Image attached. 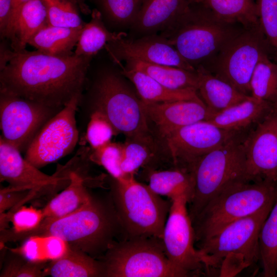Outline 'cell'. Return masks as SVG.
Returning a JSON list of instances; mask_svg holds the SVG:
<instances>
[{
	"label": "cell",
	"instance_id": "1",
	"mask_svg": "<svg viewBox=\"0 0 277 277\" xmlns=\"http://www.w3.org/2000/svg\"><path fill=\"white\" fill-rule=\"evenodd\" d=\"M92 58L14 51L0 70V91L61 109L82 94Z\"/></svg>",
	"mask_w": 277,
	"mask_h": 277
},
{
	"label": "cell",
	"instance_id": "2",
	"mask_svg": "<svg viewBox=\"0 0 277 277\" xmlns=\"http://www.w3.org/2000/svg\"><path fill=\"white\" fill-rule=\"evenodd\" d=\"M244 29L241 24L223 19L202 5L192 3L160 34L196 70L206 69Z\"/></svg>",
	"mask_w": 277,
	"mask_h": 277
},
{
	"label": "cell",
	"instance_id": "3",
	"mask_svg": "<svg viewBox=\"0 0 277 277\" xmlns=\"http://www.w3.org/2000/svg\"><path fill=\"white\" fill-rule=\"evenodd\" d=\"M117 224L120 222L115 210H111L92 197L76 211L58 219H43L31 231L23 233L8 231L5 239L8 242L35 235L55 236L65 241L69 247L93 257L107 251L113 244Z\"/></svg>",
	"mask_w": 277,
	"mask_h": 277
},
{
	"label": "cell",
	"instance_id": "4",
	"mask_svg": "<svg viewBox=\"0 0 277 277\" xmlns=\"http://www.w3.org/2000/svg\"><path fill=\"white\" fill-rule=\"evenodd\" d=\"M277 183L263 180L233 184L213 198L192 222L197 244L230 223L273 203Z\"/></svg>",
	"mask_w": 277,
	"mask_h": 277
},
{
	"label": "cell",
	"instance_id": "5",
	"mask_svg": "<svg viewBox=\"0 0 277 277\" xmlns=\"http://www.w3.org/2000/svg\"><path fill=\"white\" fill-rule=\"evenodd\" d=\"M247 133H241L205 154L188 168L194 183V194L189 204L193 222L205 206L229 186L248 182L243 142Z\"/></svg>",
	"mask_w": 277,
	"mask_h": 277
},
{
	"label": "cell",
	"instance_id": "6",
	"mask_svg": "<svg viewBox=\"0 0 277 277\" xmlns=\"http://www.w3.org/2000/svg\"><path fill=\"white\" fill-rule=\"evenodd\" d=\"M109 69L101 72L92 91L94 110L101 112L116 133L153 144L142 101L122 77Z\"/></svg>",
	"mask_w": 277,
	"mask_h": 277
},
{
	"label": "cell",
	"instance_id": "7",
	"mask_svg": "<svg viewBox=\"0 0 277 277\" xmlns=\"http://www.w3.org/2000/svg\"><path fill=\"white\" fill-rule=\"evenodd\" d=\"M113 199L122 228L129 238H152L162 241L171 202L163 199L134 176L115 180Z\"/></svg>",
	"mask_w": 277,
	"mask_h": 277
},
{
	"label": "cell",
	"instance_id": "8",
	"mask_svg": "<svg viewBox=\"0 0 277 277\" xmlns=\"http://www.w3.org/2000/svg\"><path fill=\"white\" fill-rule=\"evenodd\" d=\"M105 276L185 277L191 274L168 259L162 241L134 238L113 243L103 262Z\"/></svg>",
	"mask_w": 277,
	"mask_h": 277
},
{
	"label": "cell",
	"instance_id": "9",
	"mask_svg": "<svg viewBox=\"0 0 277 277\" xmlns=\"http://www.w3.org/2000/svg\"><path fill=\"white\" fill-rule=\"evenodd\" d=\"M265 54L277 56L276 51L259 23L245 28L205 70L227 81L242 93L250 96L252 75L259 61Z\"/></svg>",
	"mask_w": 277,
	"mask_h": 277
},
{
	"label": "cell",
	"instance_id": "10",
	"mask_svg": "<svg viewBox=\"0 0 277 277\" xmlns=\"http://www.w3.org/2000/svg\"><path fill=\"white\" fill-rule=\"evenodd\" d=\"M273 203L230 223L197 244L205 268L220 266L224 259L231 255L243 258L248 266L260 260L259 233Z\"/></svg>",
	"mask_w": 277,
	"mask_h": 277
},
{
	"label": "cell",
	"instance_id": "11",
	"mask_svg": "<svg viewBox=\"0 0 277 277\" xmlns=\"http://www.w3.org/2000/svg\"><path fill=\"white\" fill-rule=\"evenodd\" d=\"M81 97L82 94L74 96L41 127L26 151L28 162L39 168L73 150L78 139L75 113Z\"/></svg>",
	"mask_w": 277,
	"mask_h": 277
},
{
	"label": "cell",
	"instance_id": "12",
	"mask_svg": "<svg viewBox=\"0 0 277 277\" xmlns=\"http://www.w3.org/2000/svg\"><path fill=\"white\" fill-rule=\"evenodd\" d=\"M61 109L0 91L1 137L20 152L26 151L41 127Z\"/></svg>",
	"mask_w": 277,
	"mask_h": 277
},
{
	"label": "cell",
	"instance_id": "13",
	"mask_svg": "<svg viewBox=\"0 0 277 277\" xmlns=\"http://www.w3.org/2000/svg\"><path fill=\"white\" fill-rule=\"evenodd\" d=\"M170 201L162 239L163 246L172 263L193 275L205 266L202 254L194 246V230L187 208L188 201L181 196Z\"/></svg>",
	"mask_w": 277,
	"mask_h": 277
},
{
	"label": "cell",
	"instance_id": "14",
	"mask_svg": "<svg viewBox=\"0 0 277 277\" xmlns=\"http://www.w3.org/2000/svg\"><path fill=\"white\" fill-rule=\"evenodd\" d=\"M243 146L247 181L277 183V105L248 132Z\"/></svg>",
	"mask_w": 277,
	"mask_h": 277
},
{
	"label": "cell",
	"instance_id": "15",
	"mask_svg": "<svg viewBox=\"0 0 277 277\" xmlns=\"http://www.w3.org/2000/svg\"><path fill=\"white\" fill-rule=\"evenodd\" d=\"M244 132L226 130L204 120L180 128L164 138L174 161L188 169L205 154Z\"/></svg>",
	"mask_w": 277,
	"mask_h": 277
},
{
	"label": "cell",
	"instance_id": "16",
	"mask_svg": "<svg viewBox=\"0 0 277 277\" xmlns=\"http://www.w3.org/2000/svg\"><path fill=\"white\" fill-rule=\"evenodd\" d=\"M122 36L108 43L105 49L113 62L137 60L195 71L177 50L160 33L134 38Z\"/></svg>",
	"mask_w": 277,
	"mask_h": 277
},
{
	"label": "cell",
	"instance_id": "17",
	"mask_svg": "<svg viewBox=\"0 0 277 277\" xmlns=\"http://www.w3.org/2000/svg\"><path fill=\"white\" fill-rule=\"evenodd\" d=\"M14 146L0 139V179L8 182L10 187L37 193L56 188L70 182L69 174L47 175L39 170L25 158Z\"/></svg>",
	"mask_w": 277,
	"mask_h": 277
},
{
	"label": "cell",
	"instance_id": "18",
	"mask_svg": "<svg viewBox=\"0 0 277 277\" xmlns=\"http://www.w3.org/2000/svg\"><path fill=\"white\" fill-rule=\"evenodd\" d=\"M149 121L156 127L164 137L192 123L207 120L211 114L203 101L183 100L148 103L142 101Z\"/></svg>",
	"mask_w": 277,
	"mask_h": 277
},
{
	"label": "cell",
	"instance_id": "19",
	"mask_svg": "<svg viewBox=\"0 0 277 277\" xmlns=\"http://www.w3.org/2000/svg\"><path fill=\"white\" fill-rule=\"evenodd\" d=\"M193 0H144L130 27L136 37L161 32L178 19Z\"/></svg>",
	"mask_w": 277,
	"mask_h": 277
},
{
	"label": "cell",
	"instance_id": "20",
	"mask_svg": "<svg viewBox=\"0 0 277 277\" xmlns=\"http://www.w3.org/2000/svg\"><path fill=\"white\" fill-rule=\"evenodd\" d=\"M43 0H31L16 8L7 37L14 51L25 49L29 39L48 25Z\"/></svg>",
	"mask_w": 277,
	"mask_h": 277
},
{
	"label": "cell",
	"instance_id": "21",
	"mask_svg": "<svg viewBox=\"0 0 277 277\" xmlns=\"http://www.w3.org/2000/svg\"><path fill=\"white\" fill-rule=\"evenodd\" d=\"M275 106L250 96L243 102L212 115L206 121L226 130L247 132Z\"/></svg>",
	"mask_w": 277,
	"mask_h": 277
},
{
	"label": "cell",
	"instance_id": "22",
	"mask_svg": "<svg viewBox=\"0 0 277 277\" xmlns=\"http://www.w3.org/2000/svg\"><path fill=\"white\" fill-rule=\"evenodd\" d=\"M196 71L199 75L197 91L211 115L250 96L240 92L227 81L202 68L197 69Z\"/></svg>",
	"mask_w": 277,
	"mask_h": 277
},
{
	"label": "cell",
	"instance_id": "23",
	"mask_svg": "<svg viewBox=\"0 0 277 277\" xmlns=\"http://www.w3.org/2000/svg\"><path fill=\"white\" fill-rule=\"evenodd\" d=\"M121 74L134 85L138 97L144 103H158L183 100L202 101L195 89L169 88L140 71L129 69L118 63Z\"/></svg>",
	"mask_w": 277,
	"mask_h": 277
},
{
	"label": "cell",
	"instance_id": "24",
	"mask_svg": "<svg viewBox=\"0 0 277 277\" xmlns=\"http://www.w3.org/2000/svg\"><path fill=\"white\" fill-rule=\"evenodd\" d=\"M69 176L70 182L67 187L52 198L42 210L43 219L66 216L81 208L92 198L82 176L75 172H70Z\"/></svg>",
	"mask_w": 277,
	"mask_h": 277
},
{
	"label": "cell",
	"instance_id": "25",
	"mask_svg": "<svg viewBox=\"0 0 277 277\" xmlns=\"http://www.w3.org/2000/svg\"><path fill=\"white\" fill-rule=\"evenodd\" d=\"M125 62V68L143 72L169 88L197 90L199 75L196 70H188L174 66L154 64L137 60H128Z\"/></svg>",
	"mask_w": 277,
	"mask_h": 277
},
{
	"label": "cell",
	"instance_id": "26",
	"mask_svg": "<svg viewBox=\"0 0 277 277\" xmlns=\"http://www.w3.org/2000/svg\"><path fill=\"white\" fill-rule=\"evenodd\" d=\"M46 271L47 275L53 277L105 276L103 262L70 247L64 256L52 261Z\"/></svg>",
	"mask_w": 277,
	"mask_h": 277
},
{
	"label": "cell",
	"instance_id": "27",
	"mask_svg": "<svg viewBox=\"0 0 277 277\" xmlns=\"http://www.w3.org/2000/svg\"><path fill=\"white\" fill-rule=\"evenodd\" d=\"M47 25L28 41V44L42 52L63 56L73 54L82 29Z\"/></svg>",
	"mask_w": 277,
	"mask_h": 277
},
{
	"label": "cell",
	"instance_id": "28",
	"mask_svg": "<svg viewBox=\"0 0 277 277\" xmlns=\"http://www.w3.org/2000/svg\"><path fill=\"white\" fill-rule=\"evenodd\" d=\"M148 186L156 194L170 200L184 196L191 202L194 194V183L186 168L153 171L148 177Z\"/></svg>",
	"mask_w": 277,
	"mask_h": 277
},
{
	"label": "cell",
	"instance_id": "29",
	"mask_svg": "<svg viewBox=\"0 0 277 277\" xmlns=\"http://www.w3.org/2000/svg\"><path fill=\"white\" fill-rule=\"evenodd\" d=\"M89 22L83 27L76 45L74 54L78 56L92 57L106 45L122 36L125 33L109 31L105 25L102 15L97 9H94L91 13Z\"/></svg>",
	"mask_w": 277,
	"mask_h": 277
},
{
	"label": "cell",
	"instance_id": "30",
	"mask_svg": "<svg viewBox=\"0 0 277 277\" xmlns=\"http://www.w3.org/2000/svg\"><path fill=\"white\" fill-rule=\"evenodd\" d=\"M69 249L68 244L55 236H31L24 240L22 245L12 250L29 261L45 263L64 256Z\"/></svg>",
	"mask_w": 277,
	"mask_h": 277
},
{
	"label": "cell",
	"instance_id": "31",
	"mask_svg": "<svg viewBox=\"0 0 277 277\" xmlns=\"http://www.w3.org/2000/svg\"><path fill=\"white\" fill-rule=\"evenodd\" d=\"M219 17L238 23L245 28L259 23L255 0H193Z\"/></svg>",
	"mask_w": 277,
	"mask_h": 277
},
{
	"label": "cell",
	"instance_id": "32",
	"mask_svg": "<svg viewBox=\"0 0 277 277\" xmlns=\"http://www.w3.org/2000/svg\"><path fill=\"white\" fill-rule=\"evenodd\" d=\"M277 56H263L257 64L250 83V96L273 106L277 105Z\"/></svg>",
	"mask_w": 277,
	"mask_h": 277
},
{
	"label": "cell",
	"instance_id": "33",
	"mask_svg": "<svg viewBox=\"0 0 277 277\" xmlns=\"http://www.w3.org/2000/svg\"><path fill=\"white\" fill-rule=\"evenodd\" d=\"M259 242L260 260L263 276H276L277 194L272 207L260 229Z\"/></svg>",
	"mask_w": 277,
	"mask_h": 277
},
{
	"label": "cell",
	"instance_id": "34",
	"mask_svg": "<svg viewBox=\"0 0 277 277\" xmlns=\"http://www.w3.org/2000/svg\"><path fill=\"white\" fill-rule=\"evenodd\" d=\"M103 19L119 28L131 27L144 0H93Z\"/></svg>",
	"mask_w": 277,
	"mask_h": 277
},
{
	"label": "cell",
	"instance_id": "35",
	"mask_svg": "<svg viewBox=\"0 0 277 277\" xmlns=\"http://www.w3.org/2000/svg\"><path fill=\"white\" fill-rule=\"evenodd\" d=\"M43 1L47 10L48 25L71 28H81L85 25L74 0Z\"/></svg>",
	"mask_w": 277,
	"mask_h": 277
},
{
	"label": "cell",
	"instance_id": "36",
	"mask_svg": "<svg viewBox=\"0 0 277 277\" xmlns=\"http://www.w3.org/2000/svg\"><path fill=\"white\" fill-rule=\"evenodd\" d=\"M149 144L137 140L128 138L123 144L121 169L126 177L134 176L140 168L150 159Z\"/></svg>",
	"mask_w": 277,
	"mask_h": 277
},
{
	"label": "cell",
	"instance_id": "37",
	"mask_svg": "<svg viewBox=\"0 0 277 277\" xmlns=\"http://www.w3.org/2000/svg\"><path fill=\"white\" fill-rule=\"evenodd\" d=\"M123 156V144L109 142L94 149L91 159L103 166L115 180L126 176L121 169Z\"/></svg>",
	"mask_w": 277,
	"mask_h": 277
},
{
	"label": "cell",
	"instance_id": "38",
	"mask_svg": "<svg viewBox=\"0 0 277 277\" xmlns=\"http://www.w3.org/2000/svg\"><path fill=\"white\" fill-rule=\"evenodd\" d=\"M1 218L6 223L9 221L13 228L8 229L15 233H23L32 230L42 222L44 216L42 210L33 207H19L11 213H0Z\"/></svg>",
	"mask_w": 277,
	"mask_h": 277
},
{
	"label": "cell",
	"instance_id": "39",
	"mask_svg": "<svg viewBox=\"0 0 277 277\" xmlns=\"http://www.w3.org/2000/svg\"><path fill=\"white\" fill-rule=\"evenodd\" d=\"M117 134L107 118L100 112L94 110L88 124L86 137L93 149L98 148L111 142Z\"/></svg>",
	"mask_w": 277,
	"mask_h": 277
},
{
	"label": "cell",
	"instance_id": "40",
	"mask_svg": "<svg viewBox=\"0 0 277 277\" xmlns=\"http://www.w3.org/2000/svg\"><path fill=\"white\" fill-rule=\"evenodd\" d=\"M260 25L277 52V0H255Z\"/></svg>",
	"mask_w": 277,
	"mask_h": 277
},
{
	"label": "cell",
	"instance_id": "41",
	"mask_svg": "<svg viewBox=\"0 0 277 277\" xmlns=\"http://www.w3.org/2000/svg\"><path fill=\"white\" fill-rule=\"evenodd\" d=\"M15 256L8 260L0 274L1 277H41L47 274L45 263L28 261L13 252Z\"/></svg>",
	"mask_w": 277,
	"mask_h": 277
},
{
	"label": "cell",
	"instance_id": "42",
	"mask_svg": "<svg viewBox=\"0 0 277 277\" xmlns=\"http://www.w3.org/2000/svg\"><path fill=\"white\" fill-rule=\"evenodd\" d=\"M36 194L31 190H23L9 186L0 191V213L12 209L8 213H11L21 205Z\"/></svg>",
	"mask_w": 277,
	"mask_h": 277
},
{
	"label": "cell",
	"instance_id": "43",
	"mask_svg": "<svg viewBox=\"0 0 277 277\" xmlns=\"http://www.w3.org/2000/svg\"><path fill=\"white\" fill-rule=\"evenodd\" d=\"M15 9V0H0V34L7 38Z\"/></svg>",
	"mask_w": 277,
	"mask_h": 277
},
{
	"label": "cell",
	"instance_id": "44",
	"mask_svg": "<svg viewBox=\"0 0 277 277\" xmlns=\"http://www.w3.org/2000/svg\"><path fill=\"white\" fill-rule=\"evenodd\" d=\"M14 51L10 50L4 43H1L0 70L2 69L12 56Z\"/></svg>",
	"mask_w": 277,
	"mask_h": 277
},
{
	"label": "cell",
	"instance_id": "45",
	"mask_svg": "<svg viewBox=\"0 0 277 277\" xmlns=\"http://www.w3.org/2000/svg\"><path fill=\"white\" fill-rule=\"evenodd\" d=\"M78 6L79 7L81 11L85 14H91L92 12V11L89 7V6L87 5V4L85 2V0H74Z\"/></svg>",
	"mask_w": 277,
	"mask_h": 277
},
{
	"label": "cell",
	"instance_id": "46",
	"mask_svg": "<svg viewBox=\"0 0 277 277\" xmlns=\"http://www.w3.org/2000/svg\"><path fill=\"white\" fill-rule=\"evenodd\" d=\"M30 1L31 0H15V9L20 5Z\"/></svg>",
	"mask_w": 277,
	"mask_h": 277
},
{
	"label": "cell",
	"instance_id": "47",
	"mask_svg": "<svg viewBox=\"0 0 277 277\" xmlns=\"http://www.w3.org/2000/svg\"><path fill=\"white\" fill-rule=\"evenodd\" d=\"M276 276H277V275H276Z\"/></svg>",
	"mask_w": 277,
	"mask_h": 277
}]
</instances>
